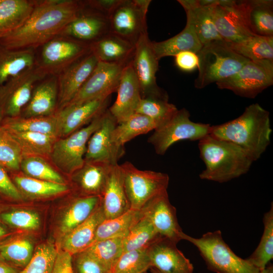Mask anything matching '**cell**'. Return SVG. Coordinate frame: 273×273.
<instances>
[{"mask_svg": "<svg viewBox=\"0 0 273 273\" xmlns=\"http://www.w3.org/2000/svg\"><path fill=\"white\" fill-rule=\"evenodd\" d=\"M82 1L36 0L26 21L0 37V43L10 50H35L60 35L78 15Z\"/></svg>", "mask_w": 273, "mask_h": 273, "instance_id": "1", "label": "cell"}, {"mask_svg": "<svg viewBox=\"0 0 273 273\" xmlns=\"http://www.w3.org/2000/svg\"><path fill=\"white\" fill-rule=\"evenodd\" d=\"M271 133L269 112L254 103L247 107L238 117L211 125L209 134L238 146L254 162L269 145Z\"/></svg>", "mask_w": 273, "mask_h": 273, "instance_id": "2", "label": "cell"}, {"mask_svg": "<svg viewBox=\"0 0 273 273\" xmlns=\"http://www.w3.org/2000/svg\"><path fill=\"white\" fill-rule=\"evenodd\" d=\"M198 148L205 166L201 179L228 182L247 173L254 162L238 146L209 134L198 141Z\"/></svg>", "mask_w": 273, "mask_h": 273, "instance_id": "3", "label": "cell"}, {"mask_svg": "<svg viewBox=\"0 0 273 273\" xmlns=\"http://www.w3.org/2000/svg\"><path fill=\"white\" fill-rule=\"evenodd\" d=\"M197 55L198 74L194 86L198 89L234 75L249 60L234 51L224 40L203 45Z\"/></svg>", "mask_w": 273, "mask_h": 273, "instance_id": "4", "label": "cell"}, {"mask_svg": "<svg viewBox=\"0 0 273 273\" xmlns=\"http://www.w3.org/2000/svg\"><path fill=\"white\" fill-rule=\"evenodd\" d=\"M181 240L198 250L208 269L216 273H259L247 258L237 256L224 241L220 230L208 232L200 238L183 233Z\"/></svg>", "mask_w": 273, "mask_h": 273, "instance_id": "5", "label": "cell"}, {"mask_svg": "<svg viewBox=\"0 0 273 273\" xmlns=\"http://www.w3.org/2000/svg\"><path fill=\"white\" fill-rule=\"evenodd\" d=\"M211 126L209 124L192 121L190 112L186 109H178L170 118L154 130L148 142L153 146L157 154L163 155L177 142L199 141L209 134Z\"/></svg>", "mask_w": 273, "mask_h": 273, "instance_id": "6", "label": "cell"}, {"mask_svg": "<svg viewBox=\"0 0 273 273\" xmlns=\"http://www.w3.org/2000/svg\"><path fill=\"white\" fill-rule=\"evenodd\" d=\"M120 166L130 209L141 210L152 198L167 191L169 181L167 174L142 170L128 161Z\"/></svg>", "mask_w": 273, "mask_h": 273, "instance_id": "7", "label": "cell"}, {"mask_svg": "<svg viewBox=\"0 0 273 273\" xmlns=\"http://www.w3.org/2000/svg\"><path fill=\"white\" fill-rule=\"evenodd\" d=\"M250 7V0H216L212 9L213 20L224 41L238 42L257 35L249 25Z\"/></svg>", "mask_w": 273, "mask_h": 273, "instance_id": "8", "label": "cell"}, {"mask_svg": "<svg viewBox=\"0 0 273 273\" xmlns=\"http://www.w3.org/2000/svg\"><path fill=\"white\" fill-rule=\"evenodd\" d=\"M216 84L238 96L254 98L273 84V61L248 60L234 75Z\"/></svg>", "mask_w": 273, "mask_h": 273, "instance_id": "9", "label": "cell"}, {"mask_svg": "<svg viewBox=\"0 0 273 273\" xmlns=\"http://www.w3.org/2000/svg\"><path fill=\"white\" fill-rule=\"evenodd\" d=\"M104 112L87 126L56 141L50 156L55 165L62 171L72 174L82 166L88 141L100 125Z\"/></svg>", "mask_w": 273, "mask_h": 273, "instance_id": "10", "label": "cell"}, {"mask_svg": "<svg viewBox=\"0 0 273 273\" xmlns=\"http://www.w3.org/2000/svg\"><path fill=\"white\" fill-rule=\"evenodd\" d=\"M36 63L47 75L62 71L90 52V45L64 35H59L40 47Z\"/></svg>", "mask_w": 273, "mask_h": 273, "instance_id": "11", "label": "cell"}, {"mask_svg": "<svg viewBox=\"0 0 273 273\" xmlns=\"http://www.w3.org/2000/svg\"><path fill=\"white\" fill-rule=\"evenodd\" d=\"M47 76L43 70L35 64L0 86L2 118L20 116L30 99L35 85Z\"/></svg>", "mask_w": 273, "mask_h": 273, "instance_id": "12", "label": "cell"}, {"mask_svg": "<svg viewBox=\"0 0 273 273\" xmlns=\"http://www.w3.org/2000/svg\"><path fill=\"white\" fill-rule=\"evenodd\" d=\"M125 66L98 62L86 81L65 106L110 97L117 90L122 72Z\"/></svg>", "mask_w": 273, "mask_h": 273, "instance_id": "13", "label": "cell"}, {"mask_svg": "<svg viewBox=\"0 0 273 273\" xmlns=\"http://www.w3.org/2000/svg\"><path fill=\"white\" fill-rule=\"evenodd\" d=\"M146 15L134 0H120L108 17L110 33L135 46L147 32Z\"/></svg>", "mask_w": 273, "mask_h": 273, "instance_id": "14", "label": "cell"}, {"mask_svg": "<svg viewBox=\"0 0 273 273\" xmlns=\"http://www.w3.org/2000/svg\"><path fill=\"white\" fill-rule=\"evenodd\" d=\"M159 60L152 47L148 32L144 33L135 45L132 66L138 79L142 98L167 94L157 84L156 74Z\"/></svg>", "mask_w": 273, "mask_h": 273, "instance_id": "15", "label": "cell"}, {"mask_svg": "<svg viewBox=\"0 0 273 273\" xmlns=\"http://www.w3.org/2000/svg\"><path fill=\"white\" fill-rule=\"evenodd\" d=\"M117 124L107 108L103 113L102 122L89 138L84 156V161L100 162L112 165L118 164L124 155V147L113 141L112 133Z\"/></svg>", "mask_w": 273, "mask_h": 273, "instance_id": "16", "label": "cell"}, {"mask_svg": "<svg viewBox=\"0 0 273 273\" xmlns=\"http://www.w3.org/2000/svg\"><path fill=\"white\" fill-rule=\"evenodd\" d=\"M158 234L177 243L184 233L178 224L175 208L170 202L167 191L155 196L141 209Z\"/></svg>", "mask_w": 273, "mask_h": 273, "instance_id": "17", "label": "cell"}, {"mask_svg": "<svg viewBox=\"0 0 273 273\" xmlns=\"http://www.w3.org/2000/svg\"><path fill=\"white\" fill-rule=\"evenodd\" d=\"M61 35L90 44L110 33L109 17L85 5Z\"/></svg>", "mask_w": 273, "mask_h": 273, "instance_id": "18", "label": "cell"}, {"mask_svg": "<svg viewBox=\"0 0 273 273\" xmlns=\"http://www.w3.org/2000/svg\"><path fill=\"white\" fill-rule=\"evenodd\" d=\"M110 97L66 106L57 112L58 137H66L89 123L108 108Z\"/></svg>", "mask_w": 273, "mask_h": 273, "instance_id": "19", "label": "cell"}, {"mask_svg": "<svg viewBox=\"0 0 273 273\" xmlns=\"http://www.w3.org/2000/svg\"><path fill=\"white\" fill-rule=\"evenodd\" d=\"M91 51L62 71L58 75L57 111L74 97L98 63Z\"/></svg>", "mask_w": 273, "mask_h": 273, "instance_id": "20", "label": "cell"}, {"mask_svg": "<svg viewBox=\"0 0 273 273\" xmlns=\"http://www.w3.org/2000/svg\"><path fill=\"white\" fill-rule=\"evenodd\" d=\"M175 242L160 237L148 248L151 268L160 273H193L194 267Z\"/></svg>", "mask_w": 273, "mask_h": 273, "instance_id": "21", "label": "cell"}, {"mask_svg": "<svg viewBox=\"0 0 273 273\" xmlns=\"http://www.w3.org/2000/svg\"><path fill=\"white\" fill-rule=\"evenodd\" d=\"M131 62L123 69L116 90L117 98L109 108L117 124L135 113L142 99L140 85Z\"/></svg>", "mask_w": 273, "mask_h": 273, "instance_id": "22", "label": "cell"}, {"mask_svg": "<svg viewBox=\"0 0 273 273\" xmlns=\"http://www.w3.org/2000/svg\"><path fill=\"white\" fill-rule=\"evenodd\" d=\"M184 9L187 22L193 26L203 46L210 42L223 40L214 23L212 9L216 0H178Z\"/></svg>", "mask_w": 273, "mask_h": 273, "instance_id": "23", "label": "cell"}, {"mask_svg": "<svg viewBox=\"0 0 273 273\" xmlns=\"http://www.w3.org/2000/svg\"><path fill=\"white\" fill-rule=\"evenodd\" d=\"M58 100V76L47 75L35 85L20 116L29 118L53 115L57 111Z\"/></svg>", "mask_w": 273, "mask_h": 273, "instance_id": "24", "label": "cell"}, {"mask_svg": "<svg viewBox=\"0 0 273 273\" xmlns=\"http://www.w3.org/2000/svg\"><path fill=\"white\" fill-rule=\"evenodd\" d=\"M101 197L105 218L117 217L130 209L124 185V176L120 165H113Z\"/></svg>", "mask_w": 273, "mask_h": 273, "instance_id": "25", "label": "cell"}, {"mask_svg": "<svg viewBox=\"0 0 273 273\" xmlns=\"http://www.w3.org/2000/svg\"><path fill=\"white\" fill-rule=\"evenodd\" d=\"M112 166L104 162L85 161L82 166L72 174L81 195L101 196Z\"/></svg>", "mask_w": 273, "mask_h": 273, "instance_id": "26", "label": "cell"}, {"mask_svg": "<svg viewBox=\"0 0 273 273\" xmlns=\"http://www.w3.org/2000/svg\"><path fill=\"white\" fill-rule=\"evenodd\" d=\"M99 62L126 65L132 61L135 46L109 33L90 44Z\"/></svg>", "mask_w": 273, "mask_h": 273, "instance_id": "27", "label": "cell"}, {"mask_svg": "<svg viewBox=\"0 0 273 273\" xmlns=\"http://www.w3.org/2000/svg\"><path fill=\"white\" fill-rule=\"evenodd\" d=\"M105 219L101 205L86 220L64 235L61 249L72 255L86 250L94 243L97 229Z\"/></svg>", "mask_w": 273, "mask_h": 273, "instance_id": "28", "label": "cell"}, {"mask_svg": "<svg viewBox=\"0 0 273 273\" xmlns=\"http://www.w3.org/2000/svg\"><path fill=\"white\" fill-rule=\"evenodd\" d=\"M151 44L158 60L184 51L197 54L203 46L193 26L188 22L184 29L175 36L159 42L151 41Z\"/></svg>", "mask_w": 273, "mask_h": 273, "instance_id": "29", "label": "cell"}, {"mask_svg": "<svg viewBox=\"0 0 273 273\" xmlns=\"http://www.w3.org/2000/svg\"><path fill=\"white\" fill-rule=\"evenodd\" d=\"M35 63L34 50H10L0 43V86Z\"/></svg>", "mask_w": 273, "mask_h": 273, "instance_id": "30", "label": "cell"}, {"mask_svg": "<svg viewBox=\"0 0 273 273\" xmlns=\"http://www.w3.org/2000/svg\"><path fill=\"white\" fill-rule=\"evenodd\" d=\"M101 205L100 196H79L70 203L64 213L60 225L63 235L86 220Z\"/></svg>", "mask_w": 273, "mask_h": 273, "instance_id": "31", "label": "cell"}, {"mask_svg": "<svg viewBox=\"0 0 273 273\" xmlns=\"http://www.w3.org/2000/svg\"><path fill=\"white\" fill-rule=\"evenodd\" d=\"M36 0H0V37L20 26L32 12Z\"/></svg>", "mask_w": 273, "mask_h": 273, "instance_id": "32", "label": "cell"}, {"mask_svg": "<svg viewBox=\"0 0 273 273\" xmlns=\"http://www.w3.org/2000/svg\"><path fill=\"white\" fill-rule=\"evenodd\" d=\"M1 123V126L10 130L37 132L58 137L56 113L43 117L24 118L19 116L6 117L3 118Z\"/></svg>", "mask_w": 273, "mask_h": 273, "instance_id": "33", "label": "cell"}, {"mask_svg": "<svg viewBox=\"0 0 273 273\" xmlns=\"http://www.w3.org/2000/svg\"><path fill=\"white\" fill-rule=\"evenodd\" d=\"M159 126V124L155 120L135 113L116 124L112 133V138L117 146L124 147V144L132 139L154 130Z\"/></svg>", "mask_w": 273, "mask_h": 273, "instance_id": "34", "label": "cell"}, {"mask_svg": "<svg viewBox=\"0 0 273 273\" xmlns=\"http://www.w3.org/2000/svg\"><path fill=\"white\" fill-rule=\"evenodd\" d=\"M34 253L32 242L20 236H10L0 243V256L12 265L22 269Z\"/></svg>", "mask_w": 273, "mask_h": 273, "instance_id": "35", "label": "cell"}, {"mask_svg": "<svg viewBox=\"0 0 273 273\" xmlns=\"http://www.w3.org/2000/svg\"><path fill=\"white\" fill-rule=\"evenodd\" d=\"M234 51L249 60L273 61V36L254 35L238 42H227Z\"/></svg>", "mask_w": 273, "mask_h": 273, "instance_id": "36", "label": "cell"}, {"mask_svg": "<svg viewBox=\"0 0 273 273\" xmlns=\"http://www.w3.org/2000/svg\"><path fill=\"white\" fill-rule=\"evenodd\" d=\"M141 210L129 209L111 219H105L98 226L94 242L104 239L124 237L142 217Z\"/></svg>", "mask_w": 273, "mask_h": 273, "instance_id": "37", "label": "cell"}, {"mask_svg": "<svg viewBox=\"0 0 273 273\" xmlns=\"http://www.w3.org/2000/svg\"><path fill=\"white\" fill-rule=\"evenodd\" d=\"M263 232L259 243L247 259L256 268L263 270L273 258V205L263 217Z\"/></svg>", "mask_w": 273, "mask_h": 273, "instance_id": "38", "label": "cell"}, {"mask_svg": "<svg viewBox=\"0 0 273 273\" xmlns=\"http://www.w3.org/2000/svg\"><path fill=\"white\" fill-rule=\"evenodd\" d=\"M7 130L17 142L23 155H50L57 140L55 136L40 133Z\"/></svg>", "mask_w": 273, "mask_h": 273, "instance_id": "39", "label": "cell"}, {"mask_svg": "<svg viewBox=\"0 0 273 273\" xmlns=\"http://www.w3.org/2000/svg\"><path fill=\"white\" fill-rule=\"evenodd\" d=\"M248 19L252 31L257 35L273 36V1L250 0Z\"/></svg>", "mask_w": 273, "mask_h": 273, "instance_id": "40", "label": "cell"}, {"mask_svg": "<svg viewBox=\"0 0 273 273\" xmlns=\"http://www.w3.org/2000/svg\"><path fill=\"white\" fill-rule=\"evenodd\" d=\"M160 236L150 220L143 215L123 238L122 252L148 248Z\"/></svg>", "mask_w": 273, "mask_h": 273, "instance_id": "41", "label": "cell"}, {"mask_svg": "<svg viewBox=\"0 0 273 273\" xmlns=\"http://www.w3.org/2000/svg\"><path fill=\"white\" fill-rule=\"evenodd\" d=\"M13 181L21 192L34 197L55 196L69 190L66 184L40 180L27 176L15 175Z\"/></svg>", "mask_w": 273, "mask_h": 273, "instance_id": "42", "label": "cell"}, {"mask_svg": "<svg viewBox=\"0 0 273 273\" xmlns=\"http://www.w3.org/2000/svg\"><path fill=\"white\" fill-rule=\"evenodd\" d=\"M177 110L174 104L169 102L168 96L165 94L142 98L135 113L155 120L160 125L170 118Z\"/></svg>", "mask_w": 273, "mask_h": 273, "instance_id": "43", "label": "cell"}, {"mask_svg": "<svg viewBox=\"0 0 273 273\" xmlns=\"http://www.w3.org/2000/svg\"><path fill=\"white\" fill-rule=\"evenodd\" d=\"M151 268L148 248L122 252L110 273H146Z\"/></svg>", "mask_w": 273, "mask_h": 273, "instance_id": "44", "label": "cell"}, {"mask_svg": "<svg viewBox=\"0 0 273 273\" xmlns=\"http://www.w3.org/2000/svg\"><path fill=\"white\" fill-rule=\"evenodd\" d=\"M123 237L100 240L94 243L84 250L109 271L122 253Z\"/></svg>", "mask_w": 273, "mask_h": 273, "instance_id": "45", "label": "cell"}, {"mask_svg": "<svg viewBox=\"0 0 273 273\" xmlns=\"http://www.w3.org/2000/svg\"><path fill=\"white\" fill-rule=\"evenodd\" d=\"M20 169L27 176L66 184L62 176L43 158L38 156L23 155L20 163Z\"/></svg>", "mask_w": 273, "mask_h": 273, "instance_id": "46", "label": "cell"}, {"mask_svg": "<svg viewBox=\"0 0 273 273\" xmlns=\"http://www.w3.org/2000/svg\"><path fill=\"white\" fill-rule=\"evenodd\" d=\"M23 153L8 131L0 125V166L6 170L16 171L20 169Z\"/></svg>", "mask_w": 273, "mask_h": 273, "instance_id": "47", "label": "cell"}, {"mask_svg": "<svg viewBox=\"0 0 273 273\" xmlns=\"http://www.w3.org/2000/svg\"><path fill=\"white\" fill-rule=\"evenodd\" d=\"M57 249L50 243L38 246L29 262L19 273H52Z\"/></svg>", "mask_w": 273, "mask_h": 273, "instance_id": "48", "label": "cell"}, {"mask_svg": "<svg viewBox=\"0 0 273 273\" xmlns=\"http://www.w3.org/2000/svg\"><path fill=\"white\" fill-rule=\"evenodd\" d=\"M0 220L7 226L26 230H35L40 225L39 215L28 210H5L0 213Z\"/></svg>", "mask_w": 273, "mask_h": 273, "instance_id": "49", "label": "cell"}, {"mask_svg": "<svg viewBox=\"0 0 273 273\" xmlns=\"http://www.w3.org/2000/svg\"><path fill=\"white\" fill-rule=\"evenodd\" d=\"M74 273H110V271L85 251L72 255Z\"/></svg>", "mask_w": 273, "mask_h": 273, "instance_id": "50", "label": "cell"}, {"mask_svg": "<svg viewBox=\"0 0 273 273\" xmlns=\"http://www.w3.org/2000/svg\"><path fill=\"white\" fill-rule=\"evenodd\" d=\"M0 195L13 200L22 198V195L13 180L9 176L7 170L0 166Z\"/></svg>", "mask_w": 273, "mask_h": 273, "instance_id": "51", "label": "cell"}, {"mask_svg": "<svg viewBox=\"0 0 273 273\" xmlns=\"http://www.w3.org/2000/svg\"><path fill=\"white\" fill-rule=\"evenodd\" d=\"M176 66L184 72H191L198 67L199 59L197 54L190 51H184L174 56Z\"/></svg>", "mask_w": 273, "mask_h": 273, "instance_id": "52", "label": "cell"}, {"mask_svg": "<svg viewBox=\"0 0 273 273\" xmlns=\"http://www.w3.org/2000/svg\"><path fill=\"white\" fill-rule=\"evenodd\" d=\"M52 273H74L72 255L62 249L58 250Z\"/></svg>", "mask_w": 273, "mask_h": 273, "instance_id": "53", "label": "cell"}, {"mask_svg": "<svg viewBox=\"0 0 273 273\" xmlns=\"http://www.w3.org/2000/svg\"><path fill=\"white\" fill-rule=\"evenodd\" d=\"M119 1L120 0H91L84 2L88 7L109 17Z\"/></svg>", "mask_w": 273, "mask_h": 273, "instance_id": "54", "label": "cell"}, {"mask_svg": "<svg viewBox=\"0 0 273 273\" xmlns=\"http://www.w3.org/2000/svg\"><path fill=\"white\" fill-rule=\"evenodd\" d=\"M21 270L12 265L0 256V273H19Z\"/></svg>", "mask_w": 273, "mask_h": 273, "instance_id": "55", "label": "cell"}, {"mask_svg": "<svg viewBox=\"0 0 273 273\" xmlns=\"http://www.w3.org/2000/svg\"><path fill=\"white\" fill-rule=\"evenodd\" d=\"M12 232L8 226L0 220V243L11 236Z\"/></svg>", "mask_w": 273, "mask_h": 273, "instance_id": "56", "label": "cell"}, {"mask_svg": "<svg viewBox=\"0 0 273 273\" xmlns=\"http://www.w3.org/2000/svg\"><path fill=\"white\" fill-rule=\"evenodd\" d=\"M138 7L145 13H147L149 5L151 2L150 0H134Z\"/></svg>", "mask_w": 273, "mask_h": 273, "instance_id": "57", "label": "cell"}, {"mask_svg": "<svg viewBox=\"0 0 273 273\" xmlns=\"http://www.w3.org/2000/svg\"><path fill=\"white\" fill-rule=\"evenodd\" d=\"M259 273H273V266L271 264H268L265 268L261 270Z\"/></svg>", "mask_w": 273, "mask_h": 273, "instance_id": "58", "label": "cell"}, {"mask_svg": "<svg viewBox=\"0 0 273 273\" xmlns=\"http://www.w3.org/2000/svg\"><path fill=\"white\" fill-rule=\"evenodd\" d=\"M151 273H160L153 268H151Z\"/></svg>", "mask_w": 273, "mask_h": 273, "instance_id": "59", "label": "cell"}, {"mask_svg": "<svg viewBox=\"0 0 273 273\" xmlns=\"http://www.w3.org/2000/svg\"><path fill=\"white\" fill-rule=\"evenodd\" d=\"M3 210L2 205L1 203L0 202V213H1L2 212H3V211H3V210Z\"/></svg>", "mask_w": 273, "mask_h": 273, "instance_id": "60", "label": "cell"}, {"mask_svg": "<svg viewBox=\"0 0 273 273\" xmlns=\"http://www.w3.org/2000/svg\"><path fill=\"white\" fill-rule=\"evenodd\" d=\"M2 117H1V114H0V123L1 122V121H2Z\"/></svg>", "mask_w": 273, "mask_h": 273, "instance_id": "61", "label": "cell"}, {"mask_svg": "<svg viewBox=\"0 0 273 273\" xmlns=\"http://www.w3.org/2000/svg\"><path fill=\"white\" fill-rule=\"evenodd\" d=\"M146 273H147V272H146Z\"/></svg>", "mask_w": 273, "mask_h": 273, "instance_id": "62", "label": "cell"}]
</instances>
